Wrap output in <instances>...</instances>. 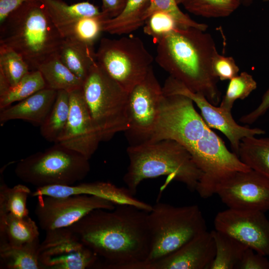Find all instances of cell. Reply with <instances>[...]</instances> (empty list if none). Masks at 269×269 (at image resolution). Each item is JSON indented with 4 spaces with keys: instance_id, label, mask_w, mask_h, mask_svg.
<instances>
[{
    "instance_id": "6da1fadb",
    "label": "cell",
    "mask_w": 269,
    "mask_h": 269,
    "mask_svg": "<svg viewBox=\"0 0 269 269\" xmlns=\"http://www.w3.org/2000/svg\"><path fill=\"white\" fill-rule=\"evenodd\" d=\"M163 139L177 141L190 153L203 173L196 189L202 198L215 194L217 185L233 173L251 169L227 148L187 96L164 94L158 122L147 143Z\"/></svg>"
},
{
    "instance_id": "7a4b0ae2",
    "label": "cell",
    "mask_w": 269,
    "mask_h": 269,
    "mask_svg": "<svg viewBox=\"0 0 269 269\" xmlns=\"http://www.w3.org/2000/svg\"><path fill=\"white\" fill-rule=\"evenodd\" d=\"M148 212L118 204L94 210L67 228L104 260L105 269H137L150 251Z\"/></svg>"
},
{
    "instance_id": "3957f363",
    "label": "cell",
    "mask_w": 269,
    "mask_h": 269,
    "mask_svg": "<svg viewBox=\"0 0 269 269\" xmlns=\"http://www.w3.org/2000/svg\"><path fill=\"white\" fill-rule=\"evenodd\" d=\"M156 44L155 60L161 68L213 105H219L221 92L212 67L217 50L210 34L195 28L177 27Z\"/></svg>"
},
{
    "instance_id": "277c9868",
    "label": "cell",
    "mask_w": 269,
    "mask_h": 269,
    "mask_svg": "<svg viewBox=\"0 0 269 269\" xmlns=\"http://www.w3.org/2000/svg\"><path fill=\"white\" fill-rule=\"evenodd\" d=\"M63 40L41 0H28L0 24V45L19 54L31 71L57 55Z\"/></svg>"
},
{
    "instance_id": "5b68a950",
    "label": "cell",
    "mask_w": 269,
    "mask_h": 269,
    "mask_svg": "<svg viewBox=\"0 0 269 269\" xmlns=\"http://www.w3.org/2000/svg\"><path fill=\"white\" fill-rule=\"evenodd\" d=\"M127 152L129 164L123 181L133 196L142 181L160 176H168L195 191L203 174L188 151L173 139L129 146Z\"/></svg>"
},
{
    "instance_id": "8992f818",
    "label": "cell",
    "mask_w": 269,
    "mask_h": 269,
    "mask_svg": "<svg viewBox=\"0 0 269 269\" xmlns=\"http://www.w3.org/2000/svg\"><path fill=\"white\" fill-rule=\"evenodd\" d=\"M148 224L150 251L137 269L170 254L207 230L205 220L197 205L175 206L157 202L148 212Z\"/></svg>"
},
{
    "instance_id": "52a82bcc",
    "label": "cell",
    "mask_w": 269,
    "mask_h": 269,
    "mask_svg": "<svg viewBox=\"0 0 269 269\" xmlns=\"http://www.w3.org/2000/svg\"><path fill=\"white\" fill-rule=\"evenodd\" d=\"M82 91L101 141H108L128 128L129 93L97 61L84 80Z\"/></svg>"
},
{
    "instance_id": "ba28073f",
    "label": "cell",
    "mask_w": 269,
    "mask_h": 269,
    "mask_svg": "<svg viewBox=\"0 0 269 269\" xmlns=\"http://www.w3.org/2000/svg\"><path fill=\"white\" fill-rule=\"evenodd\" d=\"M89 159L56 143L43 152L20 160L14 172L22 181L36 188L73 185L85 178L90 170Z\"/></svg>"
},
{
    "instance_id": "9c48e42d",
    "label": "cell",
    "mask_w": 269,
    "mask_h": 269,
    "mask_svg": "<svg viewBox=\"0 0 269 269\" xmlns=\"http://www.w3.org/2000/svg\"><path fill=\"white\" fill-rule=\"evenodd\" d=\"M96 58L99 65L128 93L143 80L153 61L142 40L134 35L102 38Z\"/></svg>"
},
{
    "instance_id": "30bf717a",
    "label": "cell",
    "mask_w": 269,
    "mask_h": 269,
    "mask_svg": "<svg viewBox=\"0 0 269 269\" xmlns=\"http://www.w3.org/2000/svg\"><path fill=\"white\" fill-rule=\"evenodd\" d=\"M164 96L152 67L129 93L128 128L124 132L129 146L147 143L154 131Z\"/></svg>"
},
{
    "instance_id": "8fae6325",
    "label": "cell",
    "mask_w": 269,
    "mask_h": 269,
    "mask_svg": "<svg viewBox=\"0 0 269 269\" xmlns=\"http://www.w3.org/2000/svg\"><path fill=\"white\" fill-rule=\"evenodd\" d=\"M37 197L34 213L39 226L45 232L67 228L94 210H112L116 206L111 201L91 195Z\"/></svg>"
},
{
    "instance_id": "7c38bea8",
    "label": "cell",
    "mask_w": 269,
    "mask_h": 269,
    "mask_svg": "<svg viewBox=\"0 0 269 269\" xmlns=\"http://www.w3.org/2000/svg\"><path fill=\"white\" fill-rule=\"evenodd\" d=\"M39 260L43 269H86L96 264L98 256L68 228H63L46 231Z\"/></svg>"
},
{
    "instance_id": "4fadbf2b",
    "label": "cell",
    "mask_w": 269,
    "mask_h": 269,
    "mask_svg": "<svg viewBox=\"0 0 269 269\" xmlns=\"http://www.w3.org/2000/svg\"><path fill=\"white\" fill-rule=\"evenodd\" d=\"M215 194L229 208L269 210V179L252 169L235 172L221 181Z\"/></svg>"
},
{
    "instance_id": "5bb4252c",
    "label": "cell",
    "mask_w": 269,
    "mask_h": 269,
    "mask_svg": "<svg viewBox=\"0 0 269 269\" xmlns=\"http://www.w3.org/2000/svg\"><path fill=\"white\" fill-rule=\"evenodd\" d=\"M165 95L179 94L191 99L199 109L206 124L219 130L229 140L232 151L238 155L240 144L244 137L264 134L265 130L239 125L234 119L231 112H228L209 102L203 95L189 90L180 81L169 76L162 87Z\"/></svg>"
},
{
    "instance_id": "9a60e30c",
    "label": "cell",
    "mask_w": 269,
    "mask_h": 269,
    "mask_svg": "<svg viewBox=\"0 0 269 269\" xmlns=\"http://www.w3.org/2000/svg\"><path fill=\"white\" fill-rule=\"evenodd\" d=\"M265 212L228 208L218 212L215 230L235 238L264 256H269V220Z\"/></svg>"
},
{
    "instance_id": "2e32d148",
    "label": "cell",
    "mask_w": 269,
    "mask_h": 269,
    "mask_svg": "<svg viewBox=\"0 0 269 269\" xmlns=\"http://www.w3.org/2000/svg\"><path fill=\"white\" fill-rule=\"evenodd\" d=\"M69 93V117L57 143L89 160L101 141L93 125L82 88Z\"/></svg>"
},
{
    "instance_id": "e0dca14e",
    "label": "cell",
    "mask_w": 269,
    "mask_h": 269,
    "mask_svg": "<svg viewBox=\"0 0 269 269\" xmlns=\"http://www.w3.org/2000/svg\"><path fill=\"white\" fill-rule=\"evenodd\" d=\"M215 254L214 238L211 231L206 230L142 269H209Z\"/></svg>"
},
{
    "instance_id": "ac0fdd59",
    "label": "cell",
    "mask_w": 269,
    "mask_h": 269,
    "mask_svg": "<svg viewBox=\"0 0 269 269\" xmlns=\"http://www.w3.org/2000/svg\"><path fill=\"white\" fill-rule=\"evenodd\" d=\"M86 194L99 196L111 201L116 205L131 204L149 212L152 206L141 201L132 195L126 188H120L110 182L97 181L73 185H52L36 188L31 196L65 197Z\"/></svg>"
},
{
    "instance_id": "d6986e66",
    "label": "cell",
    "mask_w": 269,
    "mask_h": 269,
    "mask_svg": "<svg viewBox=\"0 0 269 269\" xmlns=\"http://www.w3.org/2000/svg\"><path fill=\"white\" fill-rule=\"evenodd\" d=\"M57 91L45 88L12 106L1 110L0 124L22 120L40 126L51 111Z\"/></svg>"
},
{
    "instance_id": "ffe728a7",
    "label": "cell",
    "mask_w": 269,
    "mask_h": 269,
    "mask_svg": "<svg viewBox=\"0 0 269 269\" xmlns=\"http://www.w3.org/2000/svg\"><path fill=\"white\" fill-rule=\"evenodd\" d=\"M58 55L62 63L83 81L96 62L94 45L74 39H64Z\"/></svg>"
},
{
    "instance_id": "44dd1931",
    "label": "cell",
    "mask_w": 269,
    "mask_h": 269,
    "mask_svg": "<svg viewBox=\"0 0 269 269\" xmlns=\"http://www.w3.org/2000/svg\"><path fill=\"white\" fill-rule=\"evenodd\" d=\"M151 0H128L121 13L103 21V30L113 35L130 33L145 22L144 15Z\"/></svg>"
},
{
    "instance_id": "7402d4cb",
    "label": "cell",
    "mask_w": 269,
    "mask_h": 269,
    "mask_svg": "<svg viewBox=\"0 0 269 269\" xmlns=\"http://www.w3.org/2000/svg\"><path fill=\"white\" fill-rule=\"evenodd\" d=\"M38 227L29 216L0 215V244L19 246L39 240Z\"/></svg>"
},
{
    "instance_id": "603a6c76",
    "label": "cell",
    "mask_w": 269,
    "mask_h": 269,
    "mask_svg": "<svg viewBox=\"0 0 269 269\" xmlns=\"http://www.w3.org/2000/svg\"><path fill=\"white\" fill-rule=\"evenodd\" d=\"M41 0L57 28L84 17H101L107 19L97 6L88 1L68 4L62 0Z\"/></svg>"
},
{
    "instance_id": "cb8c5ba5",
    "label": "cell",
    "mask_w": 269,
    "mask_h": 269,
    "mask_svg": "<svg viewBox=\"0 0 269 269\" xmlns=\"http://www.w3.org/2000/svg\"><path fill=\"white\" fill-rule=\"evenodd\" d=\"M39 240L19 246L0 244V268L43 269L39 260Z\"/></svg>"
},
{
    "instance_id": "d4e9b609",
    "label": "cell",
    "mask_w": 269,
    "mask_h": 269,
    "mask_svg": "<svg viewBox=\"0 0 269 269\" xmlns=\"http://www.w3.org/2000/svg\"><path fill=\"white\" fill-rule=\"evenodd\" d=\"M46 84V88L70 92L82 88L84 81L72 72L58 55L41 63L37 67Z\"/></svg>"
},
{
    "instance_id": "484cf974",
    "label": "cell",
    "mask_w": 269,
    "mask_h": 269,
    "mask_svg": "<svg viewBox=\"0 0 269 269\" xmlns=\"http://www.w3.org/2000/svg\"><path fill=\"white\" fill-rule=\"evenodd\" d=\"M211 232L215 244L216 254L209 269H237L248 247L227 234L216 230Z\"/></svg>"
},
{
    "instance_id": "4316f807",
    "label": "cell",
    "mask_w": 269,
    "mask_h": 269,
    "mask_svg": "<svg viewBox=\"0 0 269 269\" xmlns=\"http://www.w3.org/2000/svg\"><path fill=\"white\" fill-rule=\"evenodd\" d=\"M238 156L251 169L269 179V137L243 138Z\"/></svg>"
},
{
    "instance_id": "83f0119b",
    "label": "cell",
    "mask_w": 269,
    "mask_h": 269,
    "mask_svg": "<svg viewBox=\"0 0 269 269\" xmlns=\"http://www.w3.org/2000/svg\"><path fill=\"white\" fill-rule=\"evenodd\" d=\"M69 112V93L57 91L53 106L40 126L41 134L46 140L57 143L67 124Z\"/></svg>"
},
{
    "instance_id": "f1b7e54d",
    "label": "cell",
    "mask_w": 269,
    "mask_h": 269,
    "mask_svg": "<svg viewBox=\"0 0 269 269\" xmlns=\"http://www.w3.org/2000/svg\"><path fill=\"white\" fill-rule=\"evenodd\" d=\"M2 172L1 170L0 215L9 213L20 218L29 216L26 204L28 196L31 194V190L23 184L9 187L3 180Z\"/></svg>"
},
{
    "instance_id": "f546056e",
    "label": "cell",
    "mask_w": 269,
    "mask_h": 269,
    "mask_svg": "<svg viewBox=\"0 0 269 269\" xmlns=\"http://www.w3.org/2000/svg\"><path fill=\"white\" fill-rule=\"evenodd\" d=\"M101 17H87L74 22L58 28L64 39H71L94 45L103 30V21Z\"/></svg>"
},
{
    "instance_id": "4dcf8cb0",
    "label": "cell",
    "mask_w": 269,
    "mask_h": 269,
    "mask_svg": "<svg viewBox=\"0 0 269 269\" xmlns=\"http://www.w3.org/2000/svg\"><path fill=\"white\" fill-rule=\"evenodd\" d=\"M46 88V84L40 72L30 71L14 86L0 96V109L9 106L12 103L19 102Z\"/></svg>"
},
{
    "instance_id": "1f68e13d",
    "label": "cell",
    "mask_w": 269,
    "mask_h": 269,
    "mask_svg": "<svg viewBox=\"0 0 269 269\" xmlns=\"http://www.w3.org/2000/svg\"><path fill=\"white\" fill-rule=\"evenodd\" d=\"M189 12L207 18L226 17L241 4V0H184L182 3Z\"/></svg>"
},
{
    "instance_id": "d6a6232c",
    "label": "cell",
    "mask_w": 269,
    "mask_h": 269,
    "mask_svg": "<svg viewBox=\"0 0 269 269\" xmlns=\"http://www.w3.org/2000/svg\"><path fill=\"white\" fill-rule=\"evenodd\" d=\"M30 71L28 64L19 54L9 47L0 45V73L10 86L16 85Z\"/></svg>"
},
{
    "instance_id": "836d02e7",
    "label": "cell",
    "mask_w": 269,
    "mask_h": 269,
    "mask_svg": "<svg viewBox=\"0 0 269 269\" xmlns=\"http://www.w3.org/2000/svg\"><path fill=\"white\" fill-rule=\"evenodd\" d=\"M257 87V83L252 75L247 72H241L230 80L219 107L225 111L231 112L237 100L246 99Z\"/></svg>"
},
{
    "instance_id": "e575fe53",
    "label": "cell",
    "mask_w": 269,
    "mask_h": 269,
    "mask_svg": "<svg viewBox=\"0 0 269 269\" xmlns=\"http://www.w3.org/2000/svg\"><path fill=\"white\" fill-rule=\"evenodd\" d=\"M157 11H162L171 15L181 28H195L205 31L208 27V25L193 20L182 12L176 0H151L145 13V21L151 13Z\"/></svg>"
},
{
    "instance_id": "d590c367",
    "label": "cell",
    "mask_w": 269,
    "mask_h": 269,
    "mask_svg": "<svg viewBox=\"0 0 269 269\" xmlns=\"http://www.w3.org/2000/svg\"><path fill=\"white\" fill-rule=\"evenodd\" d=\"M180 27L176 20L168 13L157 11L151 13L143 24V32L157 43L163 37Z\"/></svg>"
},
{
    "instance_id": "8d00e7d4",
    "label": "cell",
    "mask_w": 269,
    "mask_h": 269,
    "mask_svg": "<svg viewBox=\"0 0 269 269\" xmlns=\"http://www.w3.org/2000/svg\"><path fill=\"white\" fill-rule=\"evenodd\" d=\"M212 67L214 75L221 81L230 80L239 72V68L232 57L220 55L218 51L213 56Z\"/></svg>"
},
{
    "instance_id": "74e56055",
    "label": "cell",
    "mask_w": 269,
    "mask_h": 269,
    "mask_svg": "<svg viewBox=\"0 0 269 269\" xmlns=\"http://www.w3.org/2000/svg\"><path fill=\"white\" fill-rule=\"evenodd\" d=\"M237 269H269V261L265 256L248 248Z\"/></svg>"
},
{
    "instance_id": "f35d334b",
    "label": "cell",
    "mask_w": 269,
    "mask_h": 269,
    "mask_svg": "<svg viewBox=\"0 0 269 269\" xmlns=\"http://www.w3.org/2000/svg\"><path fill=\"white\" fill-rule=\"evenodd\" d=\"M269 109V88L264 94L259 106L252 112L242 116L239 121L244 124H253L264 115Z\"/></svg>"
},
{
    "instance_id": "ab89813d",
    "label": "cell",
    "mask_w": 269,
    "mask_h": 269,
    "mask_svg": "<svg viewBox=\"0 0 269 269\" xmlns=\"http://www.w3.org/2000/svg\"><path fill=\"white\" fill-rule=\"evenodd\" d=\"M128 0H102V12L107 19L116 17L124 8Z\"/></svg>"
},
{
    "instance_id": "60d3db41",
    "label": "cell",
    "mask_w": 269,
    "mask_h": 269,
    "mask_svg": "<svg viewBox=\"0 0 269 269\" xmlns=\"http://www.w3.org/2000/svg\"><path fill=\"white\" fill-rule=\"evenodd\" d=\"M28 0H0V24L23 3Z\"/></svg>"
},
{
    "instance_id": "b9f144b4",
    "label": "cell",
    "mask_w": 269,
    "mask_h": 269,
    "mask_svg": "<svg viewBox=\"0 0 269 269\" xmlns=\"http://www.w3.org/2000/svg\"><path fill=\"white\" fill-rule=\"evenodd\" d=\"M253 0H241V4L245 6H249L253 2Z\"/></svg>"
},
{
    "instance_id": "7bdbcfd3",
    "label": "cell",
    "mask_w": 269,
    "mask_h": 269,
    "mask_svg": "<svg viewBox=\"0 0 269 269\" xmlns=\"http://www.w3.org/2000/svg\"><path fill=\"white\" fill-rule=\"evenodd\" d=\"M184 0H176V2L179 4H182L183 3V2L184 1Z\"/></svg>"
},
{
    "instance_id": "ee69618b",
    "label": "cell",
    "mask_w": 269,
    "mask_h": 269,
    "mask_svg": "<svg viewBox=\"0 0 269 269\" xmlns=\"http://www.w3.org/2000/svg\"><path fill=\"white\" fill-rule=\"evenodd\" d=\"M263 0L265 2H269V0Z\"/></svg>"
}]
</instances>
